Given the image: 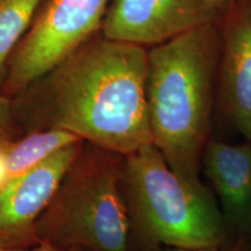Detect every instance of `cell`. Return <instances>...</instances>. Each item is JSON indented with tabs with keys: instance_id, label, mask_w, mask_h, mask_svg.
Returning <instances> with one entry per match:
<instances>
[{
	"instance_id": "14",
	"label": "cell",
	"mask_w": 251,
	"mask_h": 251,
	"mask_svg": "<svg viewBox=\"0 0 251 251\" xmlns=\"http://www.w3.org/2000/svg\"><path fill=\"white\" fill-rule=\"evenodd\" d=\"M0 251H86L80 248H69V249H62V248H56L47 243H39L34 246L31 249L28 248H0Z\"/></svg>"
},
{
	"instance_id": "11",
	"label": "cell",
	"mask_w": 251,
	"mask_h": 251,
	"mask_svg": "<svg viewBox=\"0 0 251 251\" xmlns=\"http://www.w3.org/2000/svg\"><path fill=\"white\" fill-rule=\"evenodd\" d=\"M46 0H0V93L7 75V63L35 20Z\"/></svg>"
},
{
	"instance_id": "15",
	"label": "cell",
	"mask_w": 251,
	"mask_h": 251,
	"mask_svg": "<svg viewBox=\"0 0 251 251\" xmlns=\"http://www.w3.org/2000/svg\"><path fill=\"white\" fill-rule=\"evenodd\" d=\"M8 142H0V192L8 183L7 166H6V146Z\"/></svg>"
},
{
	"instance_id": "4",
	"label": "cell",
	"mask_w": 251,
	"mask_h": 251,
	"mask_svg": "<svg viewBox=\"0 0 251 251\" xmlns=\"http://www.w3.org/2000/svg\"><path fill=\"white\" fill-rule=\"evenodd\" d=\"M124 166V155L86 142L37 219V242L62 249L134 251Z\"/></svg>"
},
{
	"instance_id": "2",
	"label": "cell",
	"mask_w": 251,
	"mask_h": 251,
	"mask_svg": "<svg viewBox=\"0 0 251 251\" xmlns=\"http://www.w3.org/2000/svg\"><path fill=\"white\" fill-rule=\"evenodd\" d=\"M220 48L214 23L148 48L152 144L186 180H201V157L212 139Z\"/></svg>"
},
{
	"instance_id": "3",
	"label": "cell",
	"mask_w": 251,
	"mask_h": 251,
	"mask_svg": "<svg viewBox=\"0 0 251 251\" xmlns=\"http://www.w3.org/2000/svg\"><path fill=\"white\" fill-rule=\"evenodd\" d=\"M122 191L133 250L134 243L161 251L224 246L234 238L211 187L180 177L153 144L125 156Z\"/></svg>"
},
{
	"instance_id": "8",
	"label": "cell",
	"mask_w": 251,
	"mask_h": 251,
	"mask_svg": "<svg viewBox=\"0 0 251 251\" xmlns=\"http://www.w3.org/2000/svg\"><path fill=\"white\" fill-rule=\"evenodd\" d=\"M208 23L207 0H111L100 33L148 49Z\"/></svg>"
},
{
	"instance_id": "13",
	"label": "cell",
	"mask_w": 251,
	"mask_h": 251,
	"mask_svg": "<svg viewBox=\"0 0 251 251\" xmlns=\"http://www.w3.org/2000/svg\"><path fill=\"white\" fill-rule=\"evenodd\" d=\"M164 251H251V238L244 236L234 237L230 242L224 246L197 248V249H181V248H169Z\"/></svg>"
},
{
	"instance_id": "6",
	"label": "cell",
	"mask_w": 251,
	"mask_h": 251,
	"mask_svg": "<svg viewBox=\"0 0 251 251\" xmlns=\"http://www.w3.org/2000/svg\"><path fill=\"white\" fill-rule=\"evenodd\" d=\"M220 36L215 112L251 142V0H238L213 21Z\"/></svg>"
},
{
	"instance_id": "5",
	"label": "cell",
	"mask_w": 251,
	"mask_h": 251,
	"mask_svg": "<svg viewBox=\"0 0 251 251\" xmlns=\"http://www.w3.org/2000/svg\"><path fill=\"white\" fill-rule=\"evenodd\" d=\"M111 0H46L7 63L1 93L14 98L101 28Z\"/></svg>"
},
{
	"instance_id": "12",
	"label": "cell",
	"mask_w": 251,
	"mask_h": 251,
	"mask_svg": "<svg viewBox=\"0 0 251 251\" xmlns=\"http://www.w3.org/2000/svg\"><path fill=\"white\" fill-rule=\"evenodd\" d=\"M18 133L13 99L0 93V142H11Z\"/></svg>"
},
{
	"instance_id": "9",
	"label": "cell",
	"mask_w": 251,
	"mask_h": 251,
	"mask_svg": "<svg viewBox=\"0 0 251 251\" xmlns=\"http://www.w3.org/2000/svg\"><path fill=\"white\" fill-rule=\"evenodd\" d=\"M201 174L231 235L251 238V142L212 137L201 157Z\"/></svg>"
},
{
	"instance_id": "7",
	"label": "cell",
	"mask_w": 251,
	"mask_h": 251,
	"mask_svg": "<svg viewBox=\"0 0 251 251\" xmlns=\"http://www.w3.org/2000/svg\"><path fill=\"white\" fill-rule=\"evenodd\" d=\"M85 143L77 141L8 181L0 192V248L39 244L35 235L37 219Z\"/></svg>"
},
{
	"instance_id": "10",
	"label": "cell",
	"mask_w": 251,
	"mask_h": 251,
	"mask_svg": "<svg viewBox=\"0 0 251 251\" xmlns=\"http://www.w3.org/2000/svg\"><path fill=\"white\" fill-rule=\"evenodd\" d=\"M83 140L62 128H45L6 146L8 181L24 175L58 150Z\"/></svg>"
},
{
	"instance_id": "1",
	"label": "cell",
	"mask_w": 251,
	"mask_h": 251,
	"mask_svg": "<svg viewBox=\"0 0 251 251\" xmlns=\"http://www.w3.org/2000/svg\"><path fill=\"white\" fill-rule=\"evenodd\" d=\"M147 71L148 49L99 31L12 98L15 118L130 155L152 144Z\"/></svg>"
},
{
	"instance_id": "16",
	"label": "cell",
	"mask_w": 251,
	"mask_h": 251,
	"mask_svg": "<svg viewBox=\"0 0 251 251\" xmlns=\"http://www.w3.org/2000/svg\"><path fill=\"white\" fill-rule=\"evenodd\" d=\"M238 1V0H207V6H208L209 13L212 14L213 21L219 14H221L226 8L229 7L231 4Z\"/></svg>"
}]
</instances>
